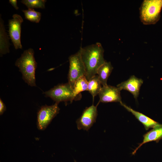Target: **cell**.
<instances>
[{"label": "cell", "mask_w": 162, "mask_h": 162, "mask_svg": "<svg viewBox=\"0 0 162 162\" xmlns=\"http://www.w3.org/2000/svg\"><path fill=\"white\" fill-rule=\"evenodd\" d=\"M85 70V77L88 81L97 74L98 68L105 62L104 57V49L99 42L80 49Z\"/></svg>", "instance_id": "obj_1"}, {"label": "cell", "mask_w": 162, "mask_h": 162, "mask_svg": "<svg viewBox=\"0 0 162 162\" xmlns=\"http://www.w3.org/2000/svg\"><path fill=\"white\" fill-rule=\"evenodd\" d=\"M34 51L32 48L24 50L16 61L15 65L19 69L22 79L29 86H36L35 70L37 63L34 57Z\"/></svg>", "instance_id": "obj_2"}, {"label": "cell", "mask_w": 162, "mask_h": 162, "mask_svg": "<svg viewBox=\"0 0 162 162\" xmlns=\"http://www.w3.org/2000/svg\"><path fill=\"white\" fill-rule=\"evenodd\" d=\"M162 0H145L140 8V18L143 24H154L159 20Z\"/></svg>", "instance_id": "obj_3"}, {"label": "cell", "mask_w": 162, "mask_h": 162, "mask_svg": "<svg viewBox=\"0 0 162 162\" xmlns=\"http://www.w3.org/2000/svg\"><path fill=\"white\" fill-rule=\"evenodd\" d=\"M44 94L46 97L51 98L58 104L69 101L72 102L76 98L73 89L68 82L58 84Z\"/></svg>", "instance_id": "obj_4"}, {"label": "cell", "mask_w": 162, "mask_h": 162, "mask_svg": "<svg viewBox=\"0 0 162 162\" xmlns=\"http://www.w3.org/2000/svg\"><path fill=\"white\" fill-rule=\"evenodd\" d=\"M69 68L68 74V82L73 89L76 80L79 78L85 76L86 70L82 61L80 50L69 58Z\"/></svg>", "instance_id": "obj_5"}, {"label": "cell", "mask_w": 162, "mask_h": 162, "mask_svg": "<svg viewBox=\"0 0 162 162\" xmlns=\"http://www.w3.org/2000/svg\"><path fill=\"white\" fill-rule=\"evenodd\" d=\"M57 103L51 106L45 105L41 107L37 114V125L40 130H44L52 119L59 113L60 108Z\"/></svg>", "instance_id": "obj_6"}, {"label": "cell", "mask_w": 162, "mask_h": 162, "mask_svg": "<svg viewBox=\"0 0 162 162\" xmlns=\"http://www.w3.org/2000/svg\"><path fill=\"white\" fill-rule=\"evenodd\" d=\"M8 21L9 36L15 49H22L21 42V26L23 19L20 15L15 14Z\"/></svg>", "instance_id": "obj_7"}, {"label": "cell", "mask_w": 162, "mask_h": 162, "mask_svg": "<svg viewBox=\"0 0 162 162\" xmlns=\"http://www.w3.org/2000/svg\"><path fill=\"white\" fill-rule=\"evenodd\" d=\"M97 106L93 104L83 110L80 117L76 121L78 130L88 131L95 122L98 115Z\"/></svg>", "instance_id": "obj_8"}, {"label": "cell", "mask_w": 162, "mask_h": 162, "mask_svg": "<svg viewBox=\"0 0 162 162\" xmlns=\"http://www.w3.org/2000/svg\"><path fill=\"white\" fill-rule=\"evenodd\" d=\"M120 90L118 87L108 85L103 86L99 93V103L122 102ZM98 103V104H99Z\"/></svg>", "instance_id": "obj_9"}, {"label": "cell", "mask_w": 162, "mask_h": 162, "mask_svg": "<svg viewBox=\"0 0 162 162\" xmlns=\"http://www.w3.org/2000/svg\"><path fill=\"white\" fill-rule=\"evenodd\" d=\"M143 83V80L133 75L127 80L119 84L117 86L121 91L124 90L132 94L137 99L139 94L140 87Z\"/></svg>", "instance_id": "obj_10"}, {"label": "cell", "mask_w": 162, "mask_h": 162, "mask_svg": "<svg viewBox=\"0 0 162 162\" xmlns=\"http://www.w3.org/2000/svg\"><path fill=\"white\" fill-rule=\"evenodd\" d=\"M142 142L132 153L134 155L137 150L143 144L153 141H158L162 139V124H158L153 129L143 135Z\"/></svg>", "instance_id": "obj_11"}, {"label": "cell", "mask_w": 162, "mask_h": 162, "mask_svg": "<svg viewBox=\"0 0 162 162\" xmlns=\"http://www.w3.org/2000/svg\"><path fill=\"white\" fill-rule=\"evenodd\" d=\"M120 104L127 111L130 112L143 125L146 130H148L150 128H153L159 124L144 114L134 110L122 102H120Z\"/></svg>", "instance_id": "obj_12"}, {"label": "cell", "mask_w": 162, "mask_h": 162, "mask_svg": "<svg viewBox=\"0 0 162 162\" xmlns=\"http://www.w3.org/2000/svg\"><path fill=\"white\" fill-rule=\"evenodd\" d=\"M113 69L111 62L106 61L98 68L97 74L103 86L107 85V80Z\"/></svg>", "instance_id": "obj_13"}, {"label": "cell", "mask_w": 162, "mask_h": 162, "mask_svg": "<svg viewBox=\"0 0 162 162\" xmlns=\"http://www.w3.org/2000/svg\"><path fill=\"white\" fill-rule=\"evenodd\" d=\"M9 38L5 32L4 21L1 17L0 20V53L1 55L9 52Z\"/></svg>", "instance_id": "obj_14"}, {"label": "cell", "mask_w": 162, "mask_h": 162, "mask_svg": "<svg viewBox=\"0 0 162 162\" xmlns=\"http://www.w3.org/2000/svg\"><path fill=\"white\" fill-rule=\"evenodd\" d=\"M88 90L93 98L99 93L101 88V83L97 74L88 81Z\"/></svg>", "instance_id": "obj_15"}, {"label": "cell", "mask_w": 162, "mask_h": 162, "mask_svg": "<svg viewBox=\"0 0 162 162\" xmlns=\"http://www.w3.org/2000/svg\"><path fill=\"white\" fill-rule=\"evenodd\" d=\"M88 81L85 76L76 80L73 88L74 94L76 97L81 92L88 90Z\"/></svg>", "instance_id": "obj_16"}, {"label": "cell", "mask_w": 162, "mask_h": 162, "mask_svg": "<svg viewBox=\"0 0 162 162\" xmlns=\"http://www.w3.org/2000/svg\"><path fill=\"white\" fill-rule=\"evenodd\" d=\"M25 18L28 20L35 23H39L40 20L41 13L36 11L33 9L29 8L23 10Z\"/></svg>", "instance_id": "obj_17"}, {"label": "cell", "mask_w": 162, "mask_h": 162, "mask_svg": "<svg viewBox=\"0 0 162 162\" xmlns=\"http://www.w3.org/2000/svg\"><path fill=\"white\" fill-rule=\"evenodd\" d=\"M45 0H22L21 3L25 4L28 9L33 8H45Z\"/></svg>", "instance_id": "obj_18"}, {"label": "cell", "mask_w": 162, "mask_h": 162, "mask_svg": "<svg viewBox=\"0 0 162 162\" xmlns=\"http://www.w3.org/2000/svg\"><path fill=\"white\" fill-rule=\"evenodd\" d=\"M6 106L1 98L0 99V115H2L6 110Z\"/></svg>", "instance_id": "obj_19"}, {"label": "cell", "mask_w": 162, "mask_h": 162, "mask_svg": "<svg viewBox=\"0 0 162 162\" xmlns=\"http://www.w3.org/2000/svg\"><path fill=\"white\" fill-rule=\"evenodd\" d=\"M17 1L16 0H10L9 2L16 10H18L19 7L17 5Z\"/></svg>", "instance_id": "obj_20"}, {"label": "cell", "mask_w": 162, "mask_h": 162, "mask_svg": "<svg viewBox=\"0 0 162 162\" xmlns=\"http://www.w3.org/2000/svg\"><path fill=\"white\" fill-rule=\"evenodd\" d=\"M74 162H76V161L75 160H74Z\"/></svg>", "instance_id": "obj_21"}]
</instances>
